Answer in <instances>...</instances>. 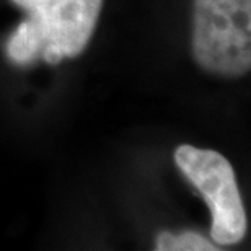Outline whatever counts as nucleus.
I'll use <instances>...</instances> for the list:
<instances>
[{"label": "nucleus", "mask_w": 251, "mask_h": 251, "mask_svg": "<svg viewBox=\"0 0 251 251\" xmlns=\"http://www.w3.org/2000/svg\"><path fill=\"white\" fill-rule=\"evenodd\" d=\"M26 12V20L10 34L5 52L15 65L43 59L56 65L78 57L97 28L103 0H10Z\"/></svg>", "instance_id": "f257e3e1"}, {"label": "nucleus", "mask_w": 251, "mask_h": 251, "mask_svg": "<svg viewBox=\"0 0 251 251\" xmlns=\"http://www.w3.org/2000/svg\"><path fill=\"white\" fill-rule=\"evenodd\" d=\"M193 57L202 70L240 78L251 69V0H193Z\"/></svg>", "instance_id": "f03ea898"}, {"label": "nucleus", "mask_w": 251, "mask_h": 251, "mask_svg": "<svg viewBox=\"0 0 251 251\" xmlns=\"http://www.w3.org/2000/svg\"><path fill=\"white\" fill-rule=\"evenodd\" d=\"M175 163L209 205L215 245H237L245 238L248 220L232 163L222 153L183 144L175 150Z\"/></svg>", "instance_id": "7ed1b4c3"}, {"label": "nucleus", "mask_w": 251, "mask_h": 251, "mask_svg": "<svg viewBox=\"0 0 251 251\" xmlns=\"http://www.w3.org/2000/svg\"><path fill=\"white\" fill-rule=\"evenodd\" d=\"M157 251H215L217 247L207 238L196 232H186L175 235L172 232H162L155 238Z\"/></svg>", "instance_id": "20e7f679"}]
</instances>
